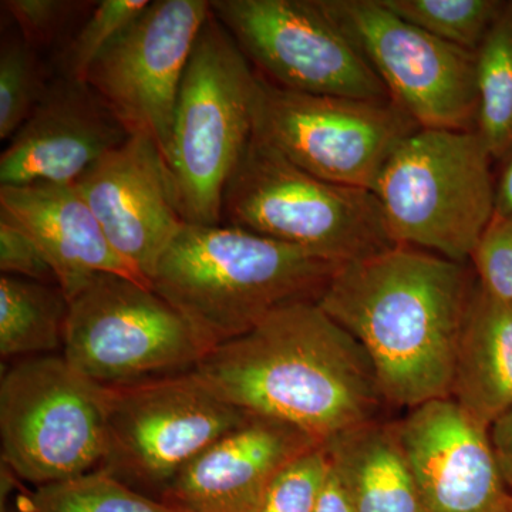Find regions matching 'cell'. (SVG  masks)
Instances as JSON below:
<instances>
[{
    "mask_svg": "<svg viewBox=\"0 0 512 512\" xmlns=\"http://www.w3.org/2000/svg\"><path fill=\"white\" fill-rule=\"evenodd\" d=\"M192 372L225 402L320 444L379 420L387 404L365 348L313 301L269 313Z\"/></svg>",
    "mask_w": 512,
    "mask_h": 512,
    "instance_id": "6da1fadb",
    "label": "cell"
},
{
    "mask_svg": "<svg viewBox=\"0 0 512 512\" xmlns=\"http://www.w3.org/2000/svg\"><path fill=\"white\" fill-rule=\"evenodd\" d=\"M476 285L473 266L394 247L340 266L318 305L365 348L387 404L413 410L450 397Z\"/></svg>",
    "mask_w": 512,
    "mask_h": 512,
    "instance_id": "7a4b0ae2",
    "label": "cell"
},
{
    "mask_svg": "<svg viewBox=\"0 0 512 512\" xmlns=\"http://www.w3.org/2000/svg\"><path fill=\"white\" fill-rule=\"evenodd\" d=\"M340 266L247 229L185 224L161 256L151 288L208 353L282 306L318 302Z\"/></svg>",
    "mask_w": 512,
    "mask_h": 512,
    "instance_id": "3957f363",
    "label": "cell"
},
{
    "mask_svg": "<svg viewBox=\"0 0 512 512\" xmlns=\"http://www.w3.org/2000/svg\"><path fill=\"white\" fill-rule=\"evenodd\" d=\"M221 224L336 265L399 247L375 192L306 173L255 131L225 187Z\"/></svg>",
    "mask_w": 512,
    "mask_h": 512,
    "instance_id": "277c9868",
    "label": "cell"
},
{
    "mask_svg": "<svg viewBox=\"0 0 512 512\" xmlns=\"http://www.w3.org/2000/svg\"><path fill=\"white\" fill-rule=\"evenodd\" d=\"M493 163L477 130L404 138L373 190L396 245L468 264L495 214Z\"/></svg>",
    "mask_w": 512,
    "mask_h": 512,
    "instance_id": "5b68a950",
    "label": "cell"
},
{
    "mask_svg": "<svg viewBox=\"0 0 512 512\" xmlns=\"http://www.w3.org/2000/svg\"><path fill=\"white\" fill-rule=\"evenodd\" d=\"M258 73L211 12L185 69L167 161L187 224H221L222 197L255 131Z\"/></svg>",
    "mask_w": 512,
    "mask_h": 512,
    "instance_id": "8992f818",
    "label": "cell"
},
{
    "mask_svg": "<svg viewBox=\"0 0 512 512\" xmlns=\"http://www.w3.org/2000/svg\"><path fill=\"white\" fill-rule=\"evenodd\" d=\"M110 387L63 356L18 360L0 382L2 464L25 483H59L97 470L107 451Z\"/></svg>",
    "mask_w": 512,
    "mask_h": 512,
    "instance_id": "52a82bcc",
    "label": "cell"
},
{
    "mask_svg": "<svg viewBox=\"0 0 512 512\" xmlns=\"http://www.w3.org/2000/svg\"><path fill=\"white\" fill-rule=\"evenodd\" d=\"M62 356L106 387L195 369L207 350L187 320L150 286L99 274L69 301Z\"/></svg>",
    "mask_w": 512,
    "mask_h": 512,
    "instance_id": "ba28073f",
    "label": "cell"
},
{
    "mask_svg": "<svg viewBox=\"0 0 512 512\" xmlns=\"http://www.w3.org/2000/svg\"><path fill=\"white\" fill-rule=\"evenodd\" d=\"M249 416L192 370L110 387L107 451L99 468L160 501L191 461Z\"/></svg>",
    "mask_w": 512,
    "mask_h": 512,
    "instance_id": "9c48e42d",
    "label": "cell"
},
{
    "mask_svg": "<svg viewBox=\"0 0 512 512\" xmlns=\"http://www.w3.org/2000/svg\"><path fill=\"white\" fill-rule=\"evenodd\" d=\"M417 128L392 100L291 92L258 74L255 133L328 183L375 190L384 164Z\"/></svg>",
    "mask_w": 512,
    "mask_h": 512,
    "instance_id": "30bf717a",
    "label": "cell"
},
{
    "mask_svg": "<svg viewBox=\"0 0 512 512\" xmlns=\"http://www.w3.org/2000/svg\"><path fill=\"white\" fill-rule=\"evenodd\" d=\"M211 12L258 69L255 72L281 89L392 100L320 0H215Z\"/></svg>",
    "mask_w": 512,
    "mask_h": 512,
    "instance_id": "8fae6325",
    "label": "cell"
},
{
    "mask_svg": "<svg viewBox=\"0 0 512 512\" xmlns=\"http://www.w3.org/2000/svg\"><path fill=\"white\" fill-rule=\"evenodd\" d=\"M421 128L477 130L476 53L404 22L380 0H320Z\"/></svg>",
    "mask_w": 512,
    "mask_h": 512,
    "instance_id": "7c38bea8",
    "label": "cell"
},
{
    "mask_svg": "<svg viewBox=\"0 0 512 512\" xmlns=\"http://www.w3.org/2000/svg\"><path fill=\"white\" fill-rule=\"evenodd\" d=\"M211 15L205 0H156L90 67L86 82L128 133L147 134L167 157L175 106L192 50Z\"/></svg>",
    "mask_w": 512,
    "mask_h": 512,
    "instance_id": "4fadbf2b",
    "label": "cell"
},
{
    "mask_svg": "<svg viewBox=\"0 0 512 512\" xmlns=\"http://www.w3.org/2000/svg\"><path fill=\"white\" fill-rule=\"evenodd\" d=\"M117 252L151 284L185 222L157 141L133 134L73 184Z\"/></svg>",
    "mask_w": 512,
    "mask_h": 512,
    "instance_id": "5bb4252c",
    "label": "cell"
},
{
    "mask_svg": "<svg viewBox=\"0 0 512 512\" xmlns=\"http://www.w3.org/2000/svg\"><path fill=\"white\" fill-rule=\"evenodd\" d=\"M397 429L427 512H512L490 429L451 397L410 410Z\"/></svg>",
    "mask_w": 512,
    "mask_h": 512,
    "instance_id": "9a60e30c",
    "label": "cell"
},
{
    "mask_svg": "<svg viewBox=\"0 0 512 512\" xmlns=\"http://www.w3.org/2000/svg\"><path fill=\"white\" fill-rule=\"evenodd\" d=\"M106 101L86 82L60 77L0 157V187L74 184L130 138Z\"/></svg>",
    "mask_w": 512,
    "mask_h": 512,
    "instance_id": "2e32d148",
    "label": "cell"
},
{
    "mask_svg": "<svg viewBox=\"0 0 512 512\" xmlns=\"http://www.w3.org/2000/svg\"><path fill=\"white\" fill-rule=\"evenodd\" d=\"M318 446L291 424L251 414L191 461L160 501L177 512H259L274 478Z\"/></svg>",
    "mask_w": 512,
    "mask_h": 512,
    "instance_id": "e0dca14e",
    "label": "cell"
},
{
    "mask_svg": "<svg viewBox=\"0 0 512 512\" xmlns=\"http://www.w3.org/2000/svg\"><path fill=\"white\" fill-rule=\"evenodd\" d=\"M0 212L35 239L67 301L99 274L124 276L151 288L150 281L114 251L73 184L0 187Z\"/></svg>",
    "mask_w": 512,
    "mask_h": 512,
    "instance_id": "ac0fdd59",
    "label": "cell"
},
{
    "mask_svg": "<svg viewBox=\"0 0 512 512\" xmlns=\"http://www.w3.org/2000/svg\"><path fill=\"white\" fill-rule=\"evenodd\" d=\"M450 397L488 429L512 406V301L478 278L458 338Z\"/></svg>",
    "mask_w": 512,
    "mask_h": 512,
    "instance_id": "d6986e66",
    "label": "cell"
},
{
    "mask_svg": "<svg viewBox=\"0 0 512 512\" xmlns=\"http://www.w3.org/2000/svg\"><path fill=\"white\" fill-rule=\"evenodd\" d=\"M325 447L355 512H427L397 423L370 421Z\"/></svg>",
    "mask_w": 512,
    "mask_h": 512,
    "instance_id": "ffe728a7",
    "label": "cell"
},
{
    "mask_svg": "<svg viewBox=\"0 0 512 512\" xmlns=\"http://www.w3.org/2000/svg\"><path fill=\"white\" fill-rule=\"evenodd\" d=\"M69 301L59 285L18 276L0 278V357L50 356L63 348Z\"/></svg>",
    "mask_w": 512,
    "mask_h": 512,
    "instance_id": "44dd1931",
    "label": "cell"
},
{
    "mask_svg": "<svg viewBox=\"0 0 512 512\" xmlns=\"http://www.w3.org/2000/svg\"><path fill=\"white\" fill-rule=\"evenodd\" d=\"M477 131L494 161L512 150V0L477 50Z\"/></svg>",
    "mask_w": 512,
    "mask_h": 512,
    "instance_id": "7402d4cb",
    "label": "cell"
},
{
    "mask_svg": "<svg viewBox=\"0 0 512 512\" xmlns=\"http://www.w3.org/2000/svg\"><path fill=\"white\" fill-rule=\"evenodd\" d=\"M0 512H177L97 470L18 494Z\"/></svg>",
    "mask_w": 512,
    "mask_h": 512,
    "instance_id": "603a6c76",
    "label": "cell"
},
{
    "mask_svg": "<svg viewBox=\"0 0 512 512\" xmlns=\"http://www.w3.org/2000/svg\"><path fill=\"white\" fill-rule=\"evenodd\" d=\"M404 22L477 53L503 9V0H380Z\"/></svg>",
    "mask_w": 512,
    "mask_h": 512,
    "instance_id": "cb8c5ba5",
    "label": "cell"
},
{
    "mask_svg": "<svg viewBox=\"0 0 512 512\" xmlns=\"http://www.w3.org/2000/svg\"><path fill=\"white\" fill-rule=\"evenodd\" d=\"M47 83L36 49L25 37L3 36L0 47V138L8 140L18 133L29 119L43 94Z\"/></svg>",
    "mask_w": 512,
    "mask_h": 512,
    "instance_id": "d4e9b609",
    "label": "cell"
},
{
    "mask_svg": "<svg viewBox=\"0 0 512 512\" xmlns=\"http://www.w3.org/2000/svg\"><path fill=\"white\" fill-rule=\"evenodd\" d=\"M148 5V0H103L94 3L82 28L64 50L63 76L84 82L97 57L147 9Z\"/></svg>",
    "mask_w": 512,
    "mask_h": 512,
    "instance_id": "484cf974",
    "label": "cell"
},
{
    "mask_svg": "<svg viewBox=\"0 0 512 512\" xmlns=\"http://www.w3.org/2000/svg\"><path fill=\"white\" fill-rule=\"evenodd\" d=\"M329 470L325 444L306 451L274 478L259 512H315Z\"/></svg>",
    "mask_w": 512,
    "mask_h": 512,
    "instance_id": "4316f807",
    "label": "cell"
},
{
    "mask_svg": "<svg viewBox=\"0 0 512 512\" xmlns=\"http://www.w3.org/2000/svg\"><path fill=\"white\" fill-rule=\"evenodd\" d=\"M94 2L72 0H3L2 8L12 16L19 33L30 46L55 43L74 19L79 18Z\"/></svg>",
    "mask_w": 512,
    "mask_h": 512,
    "instance_id": "83f0119b",
    "label": "cell"
},
{
    "mask_svg": "<svg viewBox=\"0 0 512 512\" xmlns=\"http://www.w3.org/2000/svg\"><path fill=\"white\" fill-rule=\"evenodd\" d=\"M471 264L484 288L512 301V214L494 215L471 256Z\"/></svg>",
    "mask_w": 512,
    "mask_h": 512,
    "instance_id": "f1b7e54d",
    "label": "cell"
},
{
    "mask_svg": "<svg viewBox=\"0 0 512 512\" xmlns=\"http://www.w3.org/2000/svg\"><path fill=\"white\" fill-rule=\"evenodd\" d=\"M0 271L2 275L57 285L55 271L35 239L5 212H0Z\"/></svg>",
    "mask_w": 512,
    "mask_h": 512,
    "instance_id": "f546056e",
    "label": "cell"
},
{
    "mask_svg": "<svg viewBox=\"0 0 512 512\" xmlns=\"http://www.w3.org/2000/svg\"><path fill=\"white\" fill-rule=\"evenodd\" d=\"M488 431L498 466L512 490V406L491 424Z\"/></svg>",
    "mask_w": 512,
    "mask_h": 512,
    "instance_id": "4dcf8cb0",
    "label": "cell"
},
{
    "mask_svg": "<svg viewBox=\"0 0 512 512\" xmlns=\"http://www.w3.org/2000/svg\"><path fill=\"white\" fill-rule=\"evenodd\" d=\"M315 512H355L348 487L333 468L332 461L328 477L320 490Z\"/></svg>",
    "mask_w": 512,
    "mask_h": 512,
    "instance_id": "1f68e13d",
    "label": "cell"
},
{
    "mask_svg": "<svg viewBox=\"0 0 512 512\" xmlns=\"http://www.w3.org/2000/svg\"><path fill=\"white\" fill-rule=\"evenodd\" d=\"M512 214V150L504 158L503 173L495 188V214L497 217Z\"/></svg>",
    "mask_w": 512,
    "mask_h": 512,
    "instance_id": "d6a6232c",
    "label": "cell"
}]
</instances>
